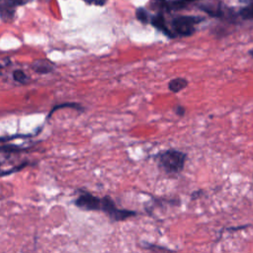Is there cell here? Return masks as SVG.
<instances>
[{"mask_svg": "<svg viewBox=\"0 0 253 253\" xmlns=\"http://www.w3.org/2000/svg\"><path fill=\"white\" fill-rule=\"evenodd\" d=\"M136 18L138 21H140L142 23H147L150 20V17L148 15L147 11L143 8H138L136 10Z\"/></svg>", "mask_w": 253, "mask_h": 253, "instance_id": "11", "label": "cell"}, {"mask_svg": "<svg viewBox=\"0 0 253 253\" xmlns=\"http://www.w3.org/2000/svg\"><path fill=\"white\" fill-rule=\"evenodd\" d=\"M31 68L37 73L46 74L54 69V64L47 59H38L32 63Z\"/></svg>", "mask_w": 253, "mask_h": 253, "instance_id": "6", "label": "cell"}, {"mask_svg": "<svg viewBox=\"0 0 253 253\" xmlns=\"http://www.w3.org/2000/svg\"><path fill=\"white\" fill-rule=\"evenodd\" d=\"M202 21L203 19L197 16H178L171 22V31L175 37H189L195 33L196 26Z\"/></svg>", "mask_w": 253, "mask_h": 253, "instance_id": "2", "label": "cell"}, {"mask_svg": "<svg viewBox=\"0 0 253 253\" xmlns=\"http://www.w3.org/2000/svg\"><path fill=\"white\" fill-rule=\"evenodd\" d=\"M13 78L19 83H27V81L29 80L28 75L21 69H17L13 72Z\"/></svg>", "mask_w": 253, "mask_h": 253, "instance_id": "10", "label": "cell"}, {"mask_svg": "<svg viewBox=\"0 0 253 253\" xmlns=\"http://www.w3.org/2000/svg\"><path fill=\"white\" fill-rule=\"evenodd\" d=\"M186 154L179 150L168 149L159 156V166L168 174L180 173L185 165Z\"/></svg>", "mask_w": 253, "mask_h": 253, "instance_id": "1", "label": "cell"}, {"mask_svg": "<svg viewBox=\"0 0 253 253\" xmlns=\"http://www.w3.org/2000/svg\"><path fill=\"white\" fill-rule=\"evenodd\" d=\"M175 113H176L178 116L182 117V116H184V115H185V113H186V109H185L183 106L178 105V106L175 108Z\"/></svg>", "mask_w": 253, "mask_h": 253, "instance_id": "13", "label": "cell"}, {"mask_svg": "<svg viewBox=\"0 0 253 253\" xmlns=\"http://www.w3.org/2000/svg\"><path fill=\"white\" fill-rule=\"evenodd\" d=\"M196 1H198V0H173V1H169V2L165 3V5L170 10H177V9L185 8L188 5H190L191 3H194Z\"/></svg>", "mask_w": 253, "mask_h": 253, "instance_id": "8", "label": "cell"}, {"mask_svg": "<svg viewBox=\"0 0 253 253\" xmlns=\"http://www.w3.org/2000/svg\"><path fill=\"white\" fill-rule=\"evenodd\" d=\"M100 211H102L106 214H108L109 217L114 221L125 220L128 217L136 215L135 211H128V210L118 209L116 207L114 201L108 196L101 199V209H100Z\"/></svg>", "mask_w": 253, "mask_h": 253, "instance_id": "3", "label": "cell"}, {"mask_svg": "<svg viewBox=\"0 0 253 253\" xmlns=\"http://www.w3.org/2000/svg\"><path fill=\"white\" fill-rule=\"evenodd\" d=\"M188 85V80L185 78H175L173 80H171L168 84V88L170 91L177 93L180 92L181 90H183L184 88H186Z\"/></svg>", "mask_w": 253, "mask_h": 253, "instance_id": "7", "label": "cell"}, {"mask_svg": "<svg viewBox=\"0 0 253 253\" xmlns=\"http://www.w3.org/2000/svg\"><path fill=\"white\" fill-rule=\"evenodd\" d=\"M239 15L244 20H253V3L242 8L239 11Z\"/></svg>", "mask_w": 253, "mask_h": 253, "instance_id": "9", "label": "cell"}, {"mask_svg": "<svg viewBox=\"0 0 253 253\" xmlns=\"http://www.w3.org/2000/svg\"><path fill=\"white\" fill-rule=\"evenodd\" d=\"M74 204L84 211H100L101 209V199L88 192H80Z\"/></svg>", "mask_w": 253, "mask_h": 253, "instance_id": "4", "label": "cell"}, {"mask_svg": "<svg viewBox=\"0 0 253 253\" xmlns=\"http://www.w3.org/2000/svg\"><path fill=\"white\" fill-rule=\"evenodd\" d=\"M148 249H150V250H169L168 248H165V247H157L156 245H147L146 246Z\"/></svg>", "mask_w": 253, "mask_h": 253, "instance_id": "14", "label": "cell"}, {"mask_svg": "<svg viewBox=\"0 0 253 253\" xmlns=\"http://www.w3.org/2000/svg\"><path fill=\"white\" fill-rule=\"evenodd\" d=\"M0 176H1V174H0Z\"/></svg>", "mask_w": 253, "mask_h": 253, "instance_id": "15", "label": "cell"}, {"mask_svg": "<svg viewBox=\"0 0 253 253\" xmlns=\"http://www.w3.org/2000/svg\"><path fill=\"white\" fill-rule=\"evenodd\" d=\"M150 23L153 27H155L157 30H159L160 32H162L163 34H165L167 37L169 38H175L174 34L172 33L171 29L168 28L167 24H166V21L163 17V15L161 14H157L155 16H152L150 17Z\"/></svg>", "mask_w": 253, "mask_h": 253, "instance_id": "5", "label": "cell"}, {"mask_svg": "<svg viewBox=\"0 0 253 253\" xmlns=\"http://www.w3.org/2000/svg\"><path fill=\"white\" fill-rule=\"evenodd\" d=\"M66 107H69V108H73V109H76V110H80V111H82L83 110V107H81L79 104H77V103H67V104H61V105H58V106H56V107H54L51 111H50V113H49V115H48V117H50L51 116V114L53 113V112H55V110H58V109H61V108H66Z\"/></svg>", "mask_w": 253, "mask_h": 253, "instance_id": "12", "label": "cell"}]
</instances>
